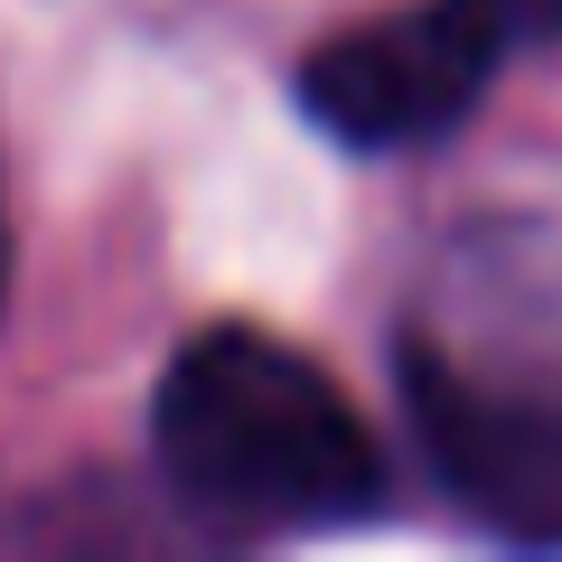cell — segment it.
Returning a JSON list of instances; mask_svg holds the SVG:
<instances>
[{
	"label": "cell",
	"mask_w": 562,
	"mask_h": 562,
	"mask_svg": "<svg viewBox=\"0 0 562 562\" xmlns=\"http://www.w3.org/2000/svg\"><path fill=\"white\" fill-rule=\"evenodd\" d=\"M150 441L179 497L244 525H347L384 497V450L357 403L262 328H198L169 357Z\"/></svg>",
	"instance_id": "cell-1"
},
{
	"label": "cell",
	"mask_w": 562,
	"mask_h": 562,
	"mask_svg": "<svg viewBox=\"0 0 562 562\" xmlns=\"http://www.w3.org/2000/svg\"><path fill=\"white\" fill-rule=\"evenodd\" d=\"M497 66H506L497 38L460 0H422V10H394V20L328 38L301 66V103L347 150H413V140H441L487 94Z\"/></svg>",
	"instance_id": "cell-2"
},
{
	"label": "cell",
	"mask_w": 562,
	"mask_h": 562,
	"mask_svg": "<svg viewBox=\"0 0 562 562\" xmlns=\"http://www.w3.org/2000/svg\"><path fill=\"white\" fill-rule=\"evenodd\" d=\"M403 403H413L431 469L479 525L516 543H562V394L479 384L460 366L403 347Z\"/></svg>",
	"instance_id": "cell-3"
},
{
	"label": "cell",
	"mask_w": 562,
	"mask_h": 562,
	"mask_svg": "<svg viewBox=\"0 0 562 562\" xmlns=\"http://www.w3.org/2000/svg\"><path fill=\"white\" fill-rule=\"evenodd\" d=\"M469 20L497 38V57H525V47H562V0H460Z\"/></svg>",
	"instance_id": "cell-4"
},
{
	"label": "cell",
	"mask_w": 562,
	"mask_h": 562,
	"mask_svg": "<svg viewBox=\"0 0 562 562\" xmlns=\"http://www.w3.org/2000/svg\"><path fill=\"white\" fill-rule=\"evenodd\" d=\"M0 301H10V198H0Z\"/></svg>",
	"instance_id": "cell-5"
}]
</instances>
